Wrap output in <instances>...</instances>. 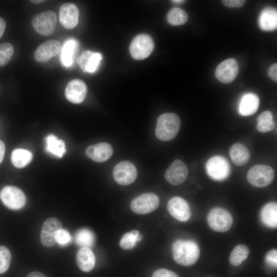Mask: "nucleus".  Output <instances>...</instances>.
Segmentation results:
<instances>
[{
  "instance_id": "1",
  "label": "nucleus",
  "mask_w": 277,
  "mask_h": 277,
  "mask_svg": "<svg viewBox=\"0 0 277 277\" xmlns=\"http://www.w3.org/2000/svg\"><path fill=\"white\" fill-rule=\"evenodd\" d=\"M172 252L175 261L179 264L189 266L198 260L200 249L197 244L190 240L179 239L172 245Z\"/></svg>"
},
{
  "instance_id": "2",
  "label": "nucleus",
  "mask_w": 277,
  "mask_h": 277,
  "mask_svg": "<svg viewBox=\"0 0 277 277\" xmlns=\"http://www.w3.org/2000/svg\"><path fill=\"white\" fill-rule=\"evenodd\" d=\"M180 127L181 121L177 114L171 112L163 113L157 119L155 135L163 141L171 140L177 134Z\"/></svg>"
},
{
  "instance_id": "3",
  "label": "nucleus",
  "mask_w": 277,
  "mask_h": 277,
  "mask_svg": "<svg viewBox=\"0 0 277 277\" xmlns=\"http://www.w3.org/2000/svg\"><path fill=\"white\" fill-rule=\"evenodd\" d=\"M207 223L214 231L225 232L229 230L233 224V217L226 209L219 207L211 209L207 215Z\"/></svg>"
},
{
  "instance_id": "4",
  "label": "nucleus",
  "mask_w": 277,
  "mask_h": 277,
  "mask_svg": "<svg viewBox=\"0 0 277 277\" xmlns=\"http://www.w3.org/2000/svg\"><path fill=\"white\" fill-rule=\"evenodd\" d=\"M274 178V171L272 168L265 165H255L247 173L248 182L256 187H264L269 185Z\"/></svg>"
},
{
  "instance_id": "5",
  "label": "nucleus",
  "mask_w": 277,
  "mask_h": 277,
  "mask_svg": "<svg viewBox=\"0 0 277 277\" xmlns=\"http://www.w3.org/2000/svg\"><path fill=\"white\" fill-rule=\"evenodd\" d=\"M154 47L152 37L147 34L136 35L132 41L129 51L131 56L135 60H143L148 57Z\"/></svg>"
},
{
  "instance_id": "6",
  "label": "nucleus",
  "mask_w": 277,
  "mask_h": 277,
  "mask_svg": "<svg viewBox=\"0 0 277 277\" xmlns=\"http://www.w3.org/2000/svg\"><path fill=\"white\" fill-rule=\"evenodd\" d=\"M206 172L213 180L222 181L230 173V166L226 158L221 155H214L210 158L205 165Z\"/></svg>"
},
{
  "instance_id": "7",
  "label": "nucleus",
  "mask_w": 277,
  "mask_h": 277,
  "mask_svg": "<svg viewBox=\"0 0 277 277\" xmlns=\"http://www.w3.org/2000/svg\"><path fill=\"white\" fill-rule=\"evenodd\" d=\"M31 24L34 29L39 34L48 36L52 34L55 29L56 16L52 11H46L35 15Z\"/></svg>"
},
{
  "instance_id": "8",
  "label": "nucleus",
  "mask_w": 277,
  "mask_h": 277,
  "mask_svg": "<svg viewBox=\"0 0 277 277\" xmlns=\"http://www.w3.org/2000/svg\"><path fill=\"white\" fill-rule=\"evenodd\" d=\"M160 204L159 196L153 193H145L134 198L131 202L130 207L135 213L145 214L157 209Z\"/></svg>"
},
{
  "instance_id": "9",
  "label": "nucleus",
  "mask_w": 277,
  "mask_h": 277,
  "mask_svg": "<svg viewBox=\"0 0 277 277\" xmlns=\"http://www.w3.org/2000/svg\"><path fill=\"white\" fill-rule=\"evenodd\" d=\"M0 199L8 208L18 210L26 203V197L22 190L13 186L4 187L0 192Z\"/></svg>"
},
{
  "instance_id": "10",
  "label": "nucleus",
  "mask_w": 277,
  "mask_h": 277,
  "mask_svg": "<svg viewBox=\"0 0 277 277\" xmlns=\"http://www.w3.org/2000/svg\"><path fill=\"white\" fill-rule=\"evenodd\" d=\"M115 181L121 185H128L132 183L136 179L137 170L135 166L130 162L124 161L117 163L113 171Z\"/></svg>"
},
{
  "instance_id": "11",
  "label": "nucleus",
  "mask_w": 277,
  "mask_h": 277,
  "mask_svg": "<svg viewBox=\"0 0 277 277\" xmlns=\"http://www.w3.org/2000/svg\"><path fill=\"white\" fill-rule=\"evenodd\" d=\"M167 210L173 217L180 222H186L191 216L189 204L180 196H173L168 201Z\"/></svg>"
},
{
  "instance_id": "12",
  "label": "nucleus",
  "mask_w": 277,
  "mask_h": 277,
  "mask_svg": "<svg viewBox=\"0 0 277 277\" xmlns=\"http://www.w3.org/2000/svg\"><path fill=\"white\" fill-rule=\"evenodd\" d=\"M239 65L234 58H228L221 63L216 67L215 75L221 83L228 84L232 82L237 76Z\"/></svg>"
},
{
  "instance_id": "13",
  "label": "nucleus",
  "mask_w": 277,
  "mask_h": 277,
  "mask_svg": "<svg viewBox=\"0 0 277 277\" xmlns=\"http://www.w3.org/2000/svg\"><path fill=\"white\" fill-rule=\"evenodd\" d=\"M62 228V225L59 220L55 217L47 219L43 223L40 235L42 245L46 247L53 246L56 243V233Z\"/></svg>"
},
{
  "instance_id": "14",
  "label": "nucleus",
  "mask_w": 277,
  "mask_h": 277,
  "mask_svg": "<svg viewBox=\"0 0 277 277\" xmlns=\"http://www.w3.org/2000/svg\"><path fill=\"white\" fill-rule=\"evenodd\" d=\"M188 174L186 165L182 161L175 160L166 169L165 177L171 184L179 185L186 180Z\"/></svg>"
},
{
  "instance_id": "15",
  "label": "nucleus",
  "mask_w": 277,
  "mask_h": 277,
  "mask_svg": "<svg viewBox=\"0 0 277 277\" xmlns=\"http://www.w3.org/2000/svg\"><path fill=\"white\" fill-rule=\"evenodd\" d=\"M79 10L73 3H66L60 7L59 18L61 24L66 29H71L77 25Z\"/></svg>"
},
{
  "instance_id": "16",
  "label": "nucleus",
  "mask_w": 277,
  "mask_h": 277,
  "mask_svg": "<svg viewBox=\"0 0 277 277\" xmlns=\"http://www.w3.org/2000/svg\"><path fill=\"white\" fill-rule=\"evenodd\" d=\"M102 58L100 52L86 50L77 57L76 61L83 72L94 73L97 70Z\"/></svg>"
},
{
  "instance_id": "17",
  "label": "nucleus",
  "mask_w": 277,
  "mask_h": 277,
  "mask_svg": "<svg viewBox=\"0 0 277 277\" xmlns=\"http://www.w3.org/2000/svg\"><path fill=\"white\" fill-rule=\"evenodd\" d=\"M86 156L95 162L102 163L109 159L113 154L111 145L102 142L89 146L85 150Z\"/></svg>"
},
{
  "instance_id": "18",
  "label": "nucleus",
  "mask_w": 277,
  "mask_h": 277,
  "mask_svg": "<svg viewBox=\"0 0 277 277\" xmlns=\"http://www.w3.org/2000/svg\"><path fill=\"white\" fill-rule=\"evenodd\" d=\"M85 83L79 79L71 81L65 89L66 98L73 104H80L85 99L87 93Z\"/></svg>"
},
{
  "instance_id": "19",
  "label": "nucleus",
  "mask_w": 277,
  "mask_h": 277,
  "mask_svg": "<svg viewBox=\"0 0 277 277\" xmlns=\"http://www.w3.org/2000/svg\"><path fill=\"white\" fill-rule=\"evenodd\" d=\"M62 49L61 43L56 40H49L41 44L34 52L37 62H46L56 56Z\"/></svg>"
},
{
  "instance_id": "20",
  "label": "nucleus",
  "mask_w": 277,
  "mask_h": 277,
  "mask_svg": "<svg viewBox=\"0 0 277 277\" xmlns=\"http://www.w3.org/2000/svg\"><path fill=\"white\" fill-rule=\"evenodd\" d=\"M259 98L253 93H247L242 97L238 110L243 116H249L255 113L259 106Z\"/></svg>"
},
{
  "instance_id": "21",
  "label": "nucleus",
  "mask_w": 277,
  "mask_h": 277,
  "mask_svg": "<svg viewBox=\"0 0 277 277\" xmlns=\"http://www.w3.org/2000/svg\"><path fill=\"white\" fill-rule=\"evenodd\" d=\"M76 260L79 268L88 272L93 269L95 263V255L89 247H82L77 252Z\"/></svg>"
},
{
  "instance_id": "22",
  "label": "nucleus",
  "mask_w": 277,
  "mask_h": 277,
  "mask_svg": "<svg viewBox=\"0 0 277 277\" xmlns=\"http://www.w3.org/2000/svg\"><path fill=\"white\" fill-rule=\"evenodd\" d=\"M78 48V43L75 38H70L65 42L61 50V60L64 66L68 67L72 65Z\"/></svg>"
},
{
  "instance_id": "23",
  "label": "nucleus",
  "mask_w": 277,
  "mask_h": 277,
  "mask_svg": "<svg viewBox=\"0 0 277 277\" xmlns=\"http://www.w3.org/2000/svg\"><path fill=\"white\" fill-rule=\"evenodd\" d=\"M229 155L232 162L237 166L246 164L250 159V152L248 148L243 144H233L229 150Z\"/></svg>"
},
{
  "instance_id": "24",
  "label": "nucleus",
  "mask_w": 277,
  "mask_h": 277,
  "mask_svg": "<svg viewBox=\"0 0 277 277\" xmlns=\"http://www.w3.org/2000/svg\"><path fill=\"white\" fill-rule=\"evenodd\" d=\"M259 25L265 31H272L277 27V12L272 8L263 10L259 17Z\"/></svg>"
},
{
  "instance_id": "25",
  "label": "nucleus",
  "mask_w": 277,
  "mask_h": 277,
  "mask_svg": "<svg viewBox=\"0 0 277 277\" xmlns=\"http://www.w3.org/2000/svg\"><path fill=\"white\" fill-rule=\"evenodd\" d=\"M45 140L46 151L57 157H62L66 151L64 141L53 134L48 135Z\"/></svg>"
},
{
  "instance_id": "26",
  "label": "nucleus",
  "mask_w": 277,
  "mask_h": 277,
  "mask_svg": "<svg viewBox=\"0 0 277 277\" xmlns=\"http://www.w3.org/2000/svg\"><path fill=\"white\" fill-rule=\"evenodd\" d=\"M263 223L270 228L276 227L277 205L275 202H269L262 208L260 213Z\"/></svg>"
},
{
  "instance_id": "27",
  "label": "nucleus",
  "mask_w": 277,
  "mask_h": 277,
  "mask_svg": "<svg viewBox=\"0 0 277 277\" xmlns=\"http://www.w3.org/2000/svg\"><path fill=\"white\" fill-rule=\"evenodd\" d=\"M32 159V153L28 150L17 148L13 150L11 161L15 167L22 168L27 166Z\"/></svg>"
},
{
  "instance_id": "28",
  "label": "nucleus",
  "mask_w": 277,
  "mask_h": 277,
  "mask_svg": "<svg viewBox=\"0 0 277 277\" xmlns=\"http://www.w3.org/2000/svg\"><path fill=\"white\" fill-rule=\"evenodd\" d=\"M250 250L245 245H236L231 251L229 255V262L234 266H239L246 260L249 254Z\"/></svg>"
},
{
  "instance_id": "29",
  "label": "nucleus",
  "mask_w": 277,
  "mask_h": 277,
  "mask_svg": "<svg viewBox=\"0 0 277 277\" xmlns=\"http://www.w3.org/2000/svg\"><path fill=\"white\" fill-rule=\"evenodd\" d=\"M275 122L272 113L265 111L261 113L257 118V129L261 132H267L275 127Z\"/></svg>"
},
{
  "instance_id": "30",
  "label": "nucleus",
  "mask_w": 277,
  "mask_h": 277,
  "mask_svg": "<svg viewBox=\"0 0 277 277\" xmlns=\"http://www.w3.org/2000/svg\"><path fill=\"white\" fill-rule=\"evenodd\" d=\"M188 19L187 13L183 9L174 7L167 14V19L172 25H182L187 22Z\"/></svg>"
},
{
  "instance_id": "31",
  "label": "nucleus",
  "mask_w": 277,
  "mask_h": 277,
  "mask_svg": "<svg viewBox=\"0 0 277 277\" xmlns=\"http://www.w3.org/2000/svg\"><path fill=\"white\" fill-rule=\"evenodd\" d=\"M75 241L77 245L83 247H89L94 242L93 233L89 229H82L75 235Z\"/></svg>"
},
{
  "instance_id": "32",
  "label": "nucleus",
  "mask_w": 277,
  "mask_h": 277,
  "mask_svg": "<svg viewBox=\"0 0 277 277\" xmlns=\"http://www.w3.org/2000/svg\"><path fill=\"white\" fill-rule=\"evenodd\" d=\"M140 234V232L136 230L125 233L120 241V247L125 250L133 248L137 242Z\"/></svg>"
},
{
  "instance_id": "33",
  "label": "nucleus",
  "mask_w": 277,
  "mask_h": 277,
  "mask_svg": "<svg viewBox=\"0 0 277 277\" xmlns=\"http://www.w3.org/2000/svg\"><path fill=\"white\" fill-rule=\"evenodd\" d=\"M11 260V254L9 250L4 246H0V274L8 269Z\"/></svg>"
},
{
  "instance_id": "34",
  "label": "nucleus",
  "mask_w": 277,
  "mask_h": 277,
  "mask_svg": "<svg viewBox=\"0 0 277 277\" xmlns=\"http://www.w3.org/2000/svg\"><path fill=\"white\" fill-rule=\"evenodd\" d=\"M14 52L13 46L9 43L0 44V66L6 65L10 60Z\"/></svg>"
},
{
  "instance_id": "35",
  "label": "nucleus",
  "mask_w": 277,
  "mask_h": 277,
  "mask_svg": "<svg viewBox=\"0 0 277 277\" xmlns=\"http://www.w3.org/2000/svg\"><path fill=\"white\" fill-rule=\"evenodd\" d=\"M71 240V235L69 232L63 229L58 230L55 235V242L61 245H66Z\"/></svg>"
},
{
  "instance_id": "36",
  "label": "nucleus",
  "mask_w": 277,
  "mask_h": 277,
  "mask_svg": "<svg viewBox=\"0 0 277 277\" xmlns=\"http://www.w3.org/2000/svg\"><path fill=\"white\" fill-rule=\"evenodd\" d=\"M266 263L274 268L276 267L277 265V251L272 249L268 252L265 256Z\"/></svg>"
},
{
  "instance_id": "37",
  "label": "nucleus",
  "mask_w": 277,
  "mask_h": 277,
  "mask_svg": "<svg viewBox=\"0 0 277 277\" xmlns=\"http://www.w3.org/2000/svg\"><path fill=\"white\" fill-rule=\"evenodd\" d=\"M152 277H179L176 273L170 270L161 268L155 271Z\"/></svg>"
},
{
  "instance_id": "38",
  "label": "nucleus",
  "mask_w": 277,
  "mask_h": 277,
  "mask_svg": "<svg viewBox=\"0 0 277 277\" xmlns=\"http://www.w3.org/2000/svg\"><path fill=\"white\" fill-rule=\"evenodd\" d=\"M222 3L226 7L230 8H238L243 6L246 1L244 0H223Z\"/></svg>"
},
{
  "instance_id": "39",
  "label": "nucleus",
  "mask_w": 277,
  "mask_h": 277,
  "mask_svg": "<svg viewBox=\"0 0 277 277\" xmlns=\"http://www.w3.org/2000/svg\"><path fill=\"white\" fill-rule=\"evenodd\" d=\"M268 74L269 77L273 81H277V64L274 63L271 65L268 71Z\"/></svg>"
},
{
  "instance_id": "40",
  "label": "nucleus",
  "mask_w": 277,
  "mask_h": 277,
  "mask_svg": "<svg viewBox=\"0 0 277 277\" xmlns=\"http://www.w3.org/2000/svg\"><path fill=\"white\" fill-rule=\"evenodd\" d=\"M5 153V145L4 143L0 140V164L2 162Z\"/></svg>"
},
{
  "instance_id": "41",
  "label": "nucleus",
  "mask_w": 277,
  "mask_h": 277,
  "mask_svg": "<svg viewBox=\"0 0 277 277\" xmlns=\"http://www.w3.org/2000/svg\"><path fill=\"white\" fill-rule=\"evenodd\" d=\"M6 22L4 19L0 17V38L3 36L6 28Z\"/></svg>"
},
{
  "instance_id": "42",
  "label": "nucleus",
  "mask_w": 277,
  "mask_h": 277,
  "mask_svg": "<svg viewBox=\"0 0 277 277\" xmlns=\"http://www.w3.org/2000/svg\"><path fill=\"white\" fill-rule=\"evenodd\" d=\"M27 277H47L45 275L38 271H33L30 273Z\"/></svg>"
},
{
  "instance_id": "43",
  "label": "nucleus",
  "mask_w": 277,
  "mask_h": 277,
  "mask_svg": "<svg viewBox=\"0 0 277 277\" xmlns=\"http://www.w3.org/2000/svg\"><path fill=\"white\" fill-rule=\"evenodd\" d=\"M185 1L182 0H173L172 1V2L175 3V4H181L184 3Z\"/></svg>"
},
{
  "instance_id": "44",
  "label": "nucleus",
  "mask_w": 277,
  "mask_h": 277,
  "mask_svg": "<svg viewBox=\"0 0 277 277\" xmlns=\"http://www.w3.org/2000/svg\"><path fill=\"white\" fill-rule=\"evenodd\" d=\"M44 2V1H43V0H42V1H40V0H38V1H37V0L32 1H32H31V2H32L33 3H34V4H39V3H41L42 2Z\"/></svg>"
}]
</instances>
